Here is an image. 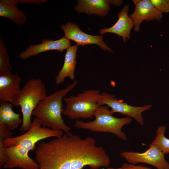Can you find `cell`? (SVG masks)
<instances>
[{"instance_id":"cell-15","label":"cell","mask_w":169,"mask_h":169,"mask_svg":"<svg viewBox=\"0 0 169 169\" xmlns=\"http://www.w3.org/2000/svg\"><path fill=\"white\" fill-rule=\"evenodd\" d=\"M78 46L77 45L70 46L67 49L63 66L55 78L56 84H60L62 83L66 77L72 80L75 79L74 72Z\"/></svg>"},{"instance_id":"cell-19","label":"cell","mask_w":169,"mask_h":169,"mask_svg":"<svg viewBox=\"0 0 169 169\" xmlns=\"http://www.w3.org/2000/svg\"><path fill=\"white\" fill-rule=\"evenodd\" d=\"M12 66L4 43L0 38V75L11 73Z\"/></svg>"},{"instance_id":"cell-10","label":"cell","mask_w":169,"mask_h":169,"mask_svg":"<svg viewBox=\"0 0 169 169\" xmlns=\"http://www.w3.org/2000/svg\"><path fill=\"white\" fill-rule=\"evenodd\" d=\"M135 5L134 12L130 15L133 23V29L138 32L144 21L156 20L160 21L163 18L162 13L157 10L150 0H133Z\"/></svg>"},{"instance_id":"cell-16","label":"cell","mask_w":169,"mask_h":169,"mask_svg":"<svg viewBox=\"0 0 169 169\" xmlns=\"http://www.w3.org/2000/svg\"><path fill=\"white\" fill-rule=\"evenodd\" d=\"M18 0H0V16L10 19L16 24H24L27 20L24 12L18 8Z\"/></svg>"},{"instance_id":"cell-17","label":"cell","mask_w":169,"mask_h":169,"mask_svg":"<svg viewBox=\"0 0 169 169\" xmlns=\"http://www.w3.org/2000/svg\"><path fill=\"white\" fill-rule=\"evenodd\" d=\"M12 105L8 102L0 104V124H6L10 131L17 128L23 122L20 114L13 110Z\"/></svg>"},{"instance_id":"cell-3","label":"cell","mask_w":169,"mask_h":169,"mask_svg":"<svg viewBox=\"0 0 169 169\" xmlns=\"http://www.w3.org/2000/svg\"><path fill=\"white\" fill-rule=\"evenodd\" d=\"M77 84L76 79L65 88L58 90L41 101L33 110L32 115L39 121L43 127L55 130H62L69 136L71 129L62 118V100Z\"/></svg>"},{"instance_id":"cell-20","label":"cell","mask_w":169,"mask_h":169,"mask_svg":"<svg viewBox=\"0 0 169 169\" xmlns=\"http://www.w3.org/2000/svg\"><path fill=\"white\" fill-rule=\"evenodd\" d=\"M154 7L161 13H169V0H150Z\"/></svg>"},{"instance_id":"cell-4","label":"cell","mask_w":169,"mask_h":169,"mask_svg":"<svg viewBox=\"0 0 169 169\" xmlns=\"http://www.w3.org/2000/svg\"><path fill=\"white\" fill-rule=\"evenodd\" d=\"M47 96L45 86L39 78L29 79L15 96L11 104L21 107L23 115V122L19 129L20 131L25 132L29 130L32 122L31 117L33 110Z\"/></svg>"},{"instance_id":"cell-5","label":"cell","mask_w":169,"mask_h":169,"mask_svg":"<svg viewBox=\"0 0 169 169\" xmlns=\"http://www.w3.org/2000/svg\"><path fill=\"white\" fill-rule=\"evenodd\" d=\"M107 106L101 105L94 113V120L84 122L76 120L74 126L94 132L111 133L119 138L126 141L127 136L122 131V128L131 123L132 118L128 116L121 118L114 117V113Z\"/></svg>"},{"instance_id":"cell-22","label":"cell","mask_w":169,"mask_h":169,"mask_svg":"<svg viewBox=\"0 0 169 169\" xmlns=\"http://www.w3.org/2000/svg\"><path fill=\"white\" fill-rule=\"evenodd\" d=\"M19 3L23 4H34L39 5L45 3L47 1V0H18Z\"/></svg>"},{"instance_id":"cell-12","label":"cell","mask_w":169,"mask_h":169,"mask_svg":"<svg viewBox=\"0 0 169 169\" xmlns=\"http://www.w3.org/2000/svg\"><path fill=\"white\" fill-rule=\"evenodd\" d=\"M129 7V5H125L118 14V19L114 25L108 28L101 29L100 34L102 35L106 33H112L121 37L124 43L128 41L134 27L133 21L128 14Z\"/></svg>"},{"instance_id":"cell-9","label":"cell","mask_w":169,"mask_h":169,"mask_svg":"<svg viewBox=\"0 0 169 169\" xmlns=\"http://www.w3.org/2000/svg\"><path fill=\"white\" fill-rule=\"evenodd\" d=\"M64 33V36L69 40L75 42L77 45L83 46L88 44H95L102 49L110 53L113 50L103 40L101 35H92L81 31L76 24L68 22L61 26Z\"/></svg>"},{"instance_id":"cell-21","label":"cell","mask_w":169,"mask_h":169,"mask_svg":"<svg viewBox=\"0 0 169 169\" xmlns=\"http://www.w3.org/2000/svg\"><path fill=\"white\" fill-rule=\"evenodd\" d=\"M108 169H152L144 165H136L125 162L120 167L114 169L110 168Z\"/></svg>"},{"instance_id":"cell-18","label":"cell","mask_w":169,"mask_h":169,"mask_svg":"<svg viewBox=\"0 0 169 169\" xmlns=\"http://www.w3.org/2000/svg\"><path fill=\"white\" fill-rule=\"evenodd\" d=\"M166 127L163 125L158 127L156 135L151 144L157 146L164 154L169 153V139L165 136Z\"/></svg>"},{"instance_id":"cell-2","label":"cell","mask_w":169,"mask_h":169,"mask_svg":"<svg viewBox=\"0 0 169 169\" xmlns=\"http://www.w3.org/2000/svg\"><path fill=\"white\" fill-rule=\"evenodd\" d=\"M63 135L62 130L43 127L39 121L35 117L29 130L24 134L3 140V144L8 160L3 167L39 169L36 160L29 156V152L34 151L36 144L41 140L51 137H59Z\"/></svg>"},{"instance_id":"cell-13","label":"cell","mask_w":169,"mask_h":169,"mask_svg":"<svg viewBox=\"0 0 169 169\" xmlns=\"http://www.w3.org/2000/svg\"><path fill=\"white\" fill-rule=\"evenodd\" d=\"M20 76L16 74L0 75V104L12 103L14 97L21 90Z\"/></svg>"},{"instance_id":"cell-8","label":"cell","mask_w":169,"mask_h":169,"mask_svg":"<svg viewBox=\"0 0 169 169\" xmlns=\"http://www.w3.org/2000/svg\"><path fill=\"white\" fill-rule=\"evenodd\" d=\"M98 102L101 105H106L110 108L114 113H119L132 118L142 125H144L142 113L151 109L152 106L150 104L142 106H131L122 100H118L115 95L106 92L101 93Z\"/></svg>"},{"instance_id":"cell-6","label":"cell","mask_w":169,"mask_h":169,"mask_svg":"<svg viewBox=\"0 0 169 169\" xmlns=\"http://www.w3.org/2000/svg\"><path fill=\"white\" fill-rule=\"evenodd\" d=\"M100 94L99 90L91 89L76 96L64 97L66 105L63 114L72 120L93 118L96 110L102 105L98 102Z\"/></svg>"},{"instance_id":"cell-1","label":"cell","mask_w":169,"mask_h":169,"mask_svg":"<svg viewBox=\"0 0 169 169\" xmlns=\"http://www.w3.org/2000/svg\"><path fill=\"white\" fill-rule=\"evenodd\" d=\"M39 169H91L107 167L110 158L103 147L95 139H82L76 135L66 134L48 141H40L34 150Z\"/></svg>"},{"instance_id":"cell-11","label":"cell","mask_w":169,"mask_h":169,"mask_svg":"<svg viewBox=\"0 0 169 169\" xmlns=\"http://www.w3.org/2000/svg\"><path fill=\"white\" fill-rule=\"evenodd\" d=\"M70 45L71 43L69 40L64 36L55 40L44 39L40 44L30 45L24 50L21 51L19 56L20 59H25L49 50H57L62 52Z\"/></svg>"},{"instance_id":"cell-7","label":"cell","mask_w":169,"mask_h":169,"mask_svg":"<svg viewBox=\"0 0 169 169\" xmlns=\"http://www.w3.org/2000/svg\"><path fill=\"white\" fill-rule=\"evenodd\" d=\"M164 154L157 145L151 144L145 151L139 153L133 151H124L120 156L127 163L136 165L138 163L149 164L157 169H169V163L166 160Z\"/></svg>"},{"instance_id":"cell-14","label":"cell","mask_w":169,"mask_h":169,"mask_svg":"<svg viewBox=\"0 0 169 169\" xmlns=\"http://www.w3.org/2000/svg\"><path fill=\"white\" fill-rule=\"evenodd\" d=\"M74 8L78 13H84L88 15L96 14L101 17L106 15L110 10L112 0H78Z\"/></svg>"}]
</instances>
